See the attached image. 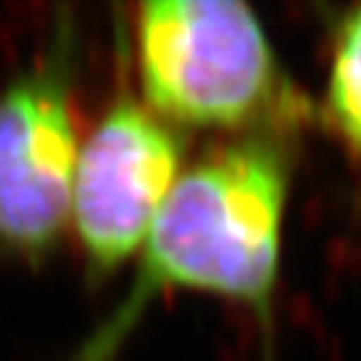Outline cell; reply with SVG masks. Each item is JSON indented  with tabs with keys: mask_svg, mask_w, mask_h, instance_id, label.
<instances>
[{
	"mask_svg": "<svg viewBox=\"0 0 361 361\" xmlns=\"http://www.w3.org/2000/svg\"><path fill=\"white\" fill-rule=\"evenodd\" d=\"M135 45L148 111L171 126L241 128L283 101L271 40L243 3H143Z\"/></svg>",
	"mask_w": 361,
	"mask_h": 361,
	"instance_id": "obj_2",
	"label": "cell"
},
{
	"mask_svg": "<svg viewBox=\"0 0 361 361\" xmlns=\"http://www.w3.org/2000/svg\"><path fill=\"white\" fill-rule=\"evenodd\" d=\"M183 141L138 103H113L80 146L71 219L85 256L111 271L143 246L180 178Z\"/></svg>",
	"mask_w": 361,
	"mask_h": 361,
	"instance_id": "obj_3",
	"label": "cell"
},
{
	"mask_svg": "<svg viewBox=\"0 0 361 361\" xmlns=\"http://www.w3.org/2000/svg\"><path fill=\"white\" fill-rule=\"evenodd\" d=\"M288 161L243 138L180 176L143 241L133 283L71 361H113L156 293L203 291L269 314L281 266Z\"/></svg>",
	"mask_w": 361,
	"mask_h": 361,
	"instance_id": "obj_1",
	"label": "cell"
},
{
	"mask_svg": "<svg viewBox=\"0 0 361 361\" xmlns=\"http://www.w3.org/2000/svg\"><path fill=\"white\" fill-rule=\"evenodd\" d=\"M326 113L361 158V6L344 18L326 80Z\"/></svg>",
	"mask_w": 361,
	"mask_h": 361,
	"instance_id": "obj_5",
	"label": "cell"
},
{
	"mask_svg": "<svg viewBox=\"0 0 361 361\" xmlns=\"http://www.w3.org/2000/svg\"><path fill=\"white\" fill-rule=\"evenodd\" d=\"M63 56L0 90V243L43 256L71 219L78 164Z\"/></svg>",
	"mask_w": 361,
	"mask_h": 361,
	"instance_id": "obj_4",
	"label": "cell"
}]
</instances>
